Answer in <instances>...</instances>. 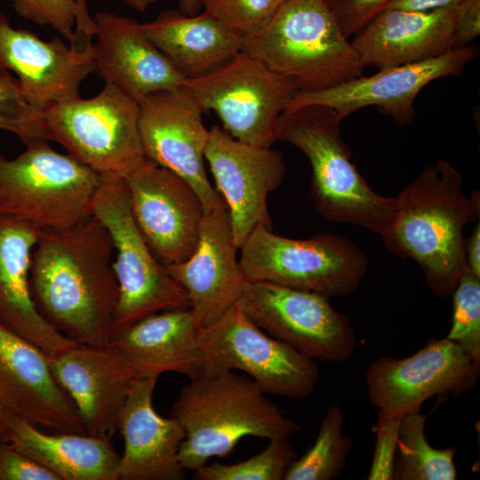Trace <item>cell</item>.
Masks as SVG:
<instances>
[{
    "instance_id": "1",
    "label": "cell",
    "mask_w": 480,
    "mask_h": 480,
    "mask_svg": "<svg viewBox=\"0 0 480 480\" xmlns=\"http://www.w3.org/2000/svg\"><path fill=\"white\" fill-rule=\"evenodd\" d=\"M114 246L93 215L62 230H40L33 250L29 287L42 317L76 341L109 347L118 300Z\"/></svg>"
},
{
    "instance_id": "2",
    "label": "cell",
    "mask_w": 480,
    "mask_h": 480,
    "mask_svg": "<svg viewBox=\"0 0 480 480\" xmlns=\"http://www.w3.org/2000/svg\"><path fill=\"white\" fill-rule=\"evenodd\" d=\"M396 198V215L381 236L386 248L412 259L435 296H452L468 269L463 229L479 220V191L468 196L461 173L441 159L425 168Z\"/></svg>"
},
{
    "instance_id": "3",
    "label": "cell",
    "mask_w": 480,
    "mask_h": 480,
    "mask_svg": "<svg viewBox=\"0 0 480 480\" xmlns=\"http://www.w3.org/2000/svg\"><path fill=\"white\" fill-rule=\"evenodd\" d=\"M171 417L185 431L179 458L186 470L229 455L244 436L271 440L300 428L251 378L211 368L182 387Z\"/></svg>"
},
{
    "instance_id": "4",
    "label": "cell",
    "mask_w": 480,
    "mask_h": 480,
    "mask_svg": "<svg viewBox=\"0 0 480 480\" xmlns=\"http://www.w3.org/2000/svg\"><path fill=\"white\" fill-rule=\"evenodd\" d=\"M341 121L336 111L324 106L285 109L276 123V140L292 144L308 157L310 194L322 217L382 236L396 215V198L376 193L351 162Z\"/></svg>"
},
{
    "instance_id": "5",
    "label": "cell",
    "mask_w": 480,
    "mask_h": 480,
    "mask_svg": "<svg viewBox=\"0 0 480 480\" xmlns=\"http://www.w3.org/2000/svg\"><path fill=\"white\" fill-rule=\"evenodd\" d=\"M242 51L304 91L343 84L365 68L324 0H285L262 29L243 36Z\"/></svg>"
},
{
    "instance_id": "6",
    "label": "cell",
    "mask_w": 480,
    "mask_h": 480,
    "mask_svg": "<svg viewBox=\"0 0 480 480\" xmlns=\"http://www.w3.org/2000/svg\"><path fill=\"white\" fill-rule=\"evenodd\" d=\"M101 175L48 141L13 159L0 154V215L42 230L69 228L92 216Z\"/></svg>"
},
{
    "instance_id": "7",
    "label": "cell",
    "mask_w": 480,
    "mask_h": 480,
    "mask_svg": "<svg viewBox=\"0 0 480 480\" xmlns=\"http://www.w3.org/2000/svg\"><path fill=\"white\" fill-rule=\"evenodd\" d=\"M92 214L108 231L116 252L112 265L118 300L114 332L156 313L190 308L186 291L156 258L139 228L124 179L101 176Z\"/></svg>"
},
{
    "instance_id": "8",
    "label": "cell",
    "mask_w": 480,
    "mask_h": 480,
    "mask_svg": "<svg viewBox=\"0 0 480 480\" xmlns=\"http://www.w3.org/2000/svg\"><path fill=\"white\" fill-rule=\"evenodd\" d=\"M239 250L246 280L275 283L329 299L355 292L368 269L364 252L350 239L332 233L293 239L260 226Z\"/></svg>"
},
{
    "instance_id": "9",
    "label": "cell",
    "mask_w": 480,
    "mask_h": 480,
    "mask_svg": "<svg viewBox=\"0 0 480 480\" xmlns=\"http://www.w3.org/2000/svg\"><path fill=\"white\" fill-rule=\"evenodd\" d=\"M51 141L101 176L125 179L147 159L140 134V104L111 83L90 99L44 108Z\"/></svg>"
},
{
    "instance_id": "10",
    "label": "cell",
    "mask_w": 480,
    "mask_h": 480,
    "mask_svg": "<svg viewBox=\"0 0 480 480\" xmlns=\"http://www.w3.org/2000/svg\"><path fill=\"white\" fill-rule=\"evenodd\" d=\"M184 86L204 111H213L233 138L270 148L281 114L300 90L241 51L213 70L186 79Z\"/></svg>"
},
{
    "instance_id": "11",
    "label": "cell",
    "mask_w": 480,
    "mask_h": 480,
    "mask_svg": "<svg viewBox=\"0 0 480 480\" xmlns=\"http://www.w3.org/2000/svg\"><path fill=\"white\" fill-rule=\"evenodd\" d=\"M236 303L266 333L310 359L343 363L356 348L349 318L322 294L246 280Z\"/></svg>"
},
{
    "instance_id": "12",
    "label": "cell",
    "mask_w": 480,
    "mask_h": 480,
    "mask_svg": "<svg viewBox=\"0 0 480 480\" xmlns=\"http://www.w3.org/2000/svg\"><path fill=\"white\" fill-rule=\"evenodd\" d=\"M201 340L207 368L243 371L267 395L304 399L319 381L315 360L266 333L237 303L203 328Z\"/></svg>"
},
{
    "instance_id": "13",
    "label": "cell",
    "mask_w": 480,
    "mask_h": 480,
    "mask_svg": "<svg viewBox=\"0 0 480 480\" xmlns=\"http://www.w3.org/2000/svg\"><path fill=\"white\" fill-rule=\"evenodd\" d=\"M480 364L453 341L431 340L404 358L383 356L365 372L369 400L389 417L401 420L420 412L434 396H458L477 383Z\"/></svg>"
},
{
    "instance_id": "14",
    "label": "cell",
    "mask_w": 480,
    "mask_h": 480,
    "mask_svg": "<svg viewBox=\"0 0 480 480\" xmlns=\"http://www.w3.org/2000/svg\"><path fill=\"white\" fill-rule=\"evenodd\" d=\"M479 54L475 44L452 50L426 60L380 68L370 76H360L343 84L315 91H298L285 109L309 105L330 108L343 120L361 108L375 106L397 126L414 121V100L431 82L462 74Z\"/></svg>"
},
{
    "instance_id": "15",
    "label": "cell",
    "mask_w": 480,
    "mask_h": 480,
    "mask_svg": "<svg viewBox=\"0 0 480 480\" xmlns=\"http://www.w3.org/2000/svg\"><path fill=\"white\" fill-rule=\"evenodd\" d=\"M140 134L147 158L184 179L199 196L204 212L225 204L205 172L209 140L204 112L184 86L147 95L140 102Z\"/></svg>"
},
{
    "instance_id": "16",
    "label": "cell",
    "mask_w": 480,
    "mask_h": 480,
    "mask_svg": "<svg viewBox=\"0 0 480 480\" xmlns=\"http://www.w3.org/2000/svg\"><path fill=\"white\" fill-rule=\"evenodd\" d=\"M218 192L228 208L234 242L238 250L261 226L272 230L268 196L284 179L283 155L268 147L252 145L213 125L204 150Z\"/></svg>"
},
{
    "instance_id": "17",
    "label": "cell",
    "mask_w": 480,
    "mask_h": 480,
    "mask_svg": "<svg viewBox=\"0 0 480 480\" xmlns=\"http://www.w3.org/2000/svg\"><path fill=\"white\" fill-rule=\"evenodd\" d=\"M124 181L133 217L156 258L164 266L188 260L204 214L193 188L148 158Z\"/></svg>"
},
{
    "instance_id": "18",
    "label": "cell",
    "mask_w": 480,
    "mask_h": 480,
    "mask_svg": "<svg viewBox=\"0 0 480 480\" xmlns=\"http://www.w3.org/2000/svg\"><path fill=\"white\" fill-rule=\"evenodd\" d=\"M0 411L59 433L86 434L46 355L1 322Z\"/></svg>"
},
{
    "instance_id": "19",
    "label": "cell",
    "mask_w": 480,
    "mask_h": 480,
    "mask_svg": "<svg viewBox=\"0 0 480 480\" xmlns=\"http://www.w3.org/2000/svg\"><path fill=\"white\" fill-rule=\"evenodd\" d=\"M92 45L44 41L14 28L0 12V67L16 75L27 99L40 109L79 97L81 83L93 73Z\"/></svg>"
},
{
    "instance_id": "20",
    "label": "cell",
    "mask_w": 480,
    "mask_h": 480,
    "mask_svg": "<svg viewBox=\"0 0 480 480\" xmlns=\"http://www.w3.org/2000/svg\"><path fill=\"white\" fill-rule=\"evenodd\" d=\"M237 250L225 203L204 212L192 255L165 266L186 291L189 308L203 328L217 321L242 294L246 278Z\"/></svg>"
},
{
    "instance_id": "21",
    "label": "cell",
    "mask_w": 480,
    "mask_h": 480,
    "mask_svg": "<svg viewBox=\"0 0 480 480\" xmlns=\"http://www.w3.org/2000/svg\"><path fill=\"white\" fill-rule=\"evenodd\" d=\"M56 380L72 398L85 433L110 440L135 377L110 347L76 344L49 359Z\"/></svg>"
},
{
    "instance_id": "22",
    "label": "cell",
    "mask_w": 480,
    "mask_h": 480,
    "mask_svg": "<svg viewBox=\"0 0 480 480\" xmlns=\"http://www.w3.org/2000/svg\"><path fill=\"white\" fill-rule=\"evenodd\" d=\"M93 72L140 102L147 95L184 85L183 77L145 35L141 23L108 12L93 18Z\"/></svg>"
},
{
    "instance_id": "23",
    "label": "cell",
    "mask_w": 480,
    "mask_h": 480,
    "mask_svg": "<svg viewBox=\"0 0 480 480\" xmlns=\"http://www.w3.org/2000/svg\"><path fill=\"white\" fill-rule=\"evenodd\" d=\"M202 330L190 308L165 310L116 331L109 347L135 378L177 372L192 379L207 369Z\"/></svg>"
},
{
    "instance_id": "24",
    "label": "cell",
    "mask_w": 480,
    "mask_h": 480,
    "mask_svg": "<svg viewBox=\"0 0 480 480\" xmlns=\"http://www.w3.org/2000/svg\"><path fill=\"white\" fill-rule=\"evenodd\" d=\"M156 378H136L121 411L118 430L124 449L117 480H182L179 458L185 438L180 423L157 414L152 404Z\"/></svg>"
},
{
    "instance_id": "25",
    "label": "cell",
    "mask_w": 480,
    "mask_h": 480,
    "mask_svg": "<svg viewBox=\"0 0 480 480\" xmlns=\"http://www.w3.org/2000/svg\"><path fill=\"white\" fill-rule=\"evenodd\" d=\"M458 5L419 12L385 8L353 36L364 66L379 69L414 63L456 49Z\"/></svg>"
},
{
    "instance_id": "26",
    "label": "cell",
    "mask_w": 480,
    "mask_h": 480,
    "mask_svg": "<svg viewBox=\"0 0 480 480\" xmlns=\"http://www.w3.org/2000/svg\"><path fill=\"white\" fill-rule=\"evenodd\" d=\"M40 230L28 222L0 215V322L50 359L78 343L51 326L32 300L30 263Z\"/></svg>"
},
{
    "instance_id": "27",
    "label": "cell",
    "mask_w": 480,
    "mask_h": 480,
    "mask_svg": "<svg viewBox=\"0 0 480 480\" xmlns=\"http://www.w3.org/2000/svg\"><path fill=\"white\" fill-rule=\"evenodd\" d=\"M141 27L186 79L213 70L242 51L243 35L205 12L188 16L167 11Z\"/></svg>"
},
{
    "instance_id": "28",
    "label": "cell",
    "mask_w": 480,
    "mask_h": 480,
    "mask_svg": "<svg viewBox=\"0 0 480 480\" xmlns=\"http://www.w3.org/2000/svg\"><path fill=\"white\" fill-rule=\"evenodd\" d=\"M4 441L60 480H117L120 455L110 440L87 434L48 435L34 424L3 413Z\"/></svg>"
},
{
    "instance_id": "29",
    "label": "cell",
    "mask_w": 480,
    "mask_h": 480,
    "mask_svg": "<svg viewBox=\"0 0 480 480\" xmlns=\"http://www.w3.org/2000/svg\"><path fill=\"white\" fill-rule=\"evenodd\" d=\"M426 420L427 417L420 412L407 415L400 420L393 479H456V449H436L431 446L425 436Z\"/></svg>"
},
{
    "instance_id": "30",
    "label": "cell",
    "mask_w": 480,
    "mask_h": 480,
    "mask_svg": "<svg viewBox=\"0 0 480 480\" xmlns=\"http://www.w3.org/2000/svg\"><path fill=\"white\" fill-rule=\"evenodd\" d=\"M345 415L332 405L322 420L313 445L289 467L284 480H332L344 470L352 439L344 435Z\"/></svg>"
},
{
    "instance_id": "31",
    "label": "cell",
    "mask_w": 480,
    "mask_h": 480,
    "mask_svg": "<svg viewBox=\"0 0 480 480\" xmlns=\"http://www.w3.org/2000/svg\"><path fill=\"white\" fill-rule=\"evenodd\" d=\"M267 447L250 459L235 464L213 463L195 470V480H284L298 458L290 437L268 440Z\"/></svg>"
},
{
    "instance_id": "32",
    "label": "cell",
    "mask_w": 480,
    "mask_h": 480,
    "mask_svg": "<svg viewBox=\"0 0 480 480\" xmlns=\"http://www.w3.org/2000/svg\"><path fill=\"white\" fill-rule=\"evenodd\" d=\"M0 130L14 133L25 146L51 141L44 110L30 103L17 77L1 67Z\"/></svg>"
},
{
    "instance_id": "33",
    "label": "cell",
    "mask_w": 480,
    "mask_h": 480,
    "mask_svg": "<svg viewBox=\"0 0 480 480\" xmlns=\"http://www.w3.org/2000/svg\"><path fill=\"white\" fill-rule=\"evenodd\" d=\"M22 19L40 26H51L72 44L75 37L91 40L95 24L78 0H11Z\"/></svg>"
},
{
    "instance_id": "34",
    "label": "cell",
    "mask_w": 480,
    "mask_h": 480,
    "mask_svg": "<svg viewBox=\"0 0 480 480\" xmlns=\"http://www.w3.org/2000/svg\"><path fill=\"white\" fill-rule=\"evenodd\" d=\"M452 296V327L445 338L480 364V276L468 269Z\"/></svg>"
},
{
    "instance_id": "35",
    "label": "cell",
    "mask_w": 480,
    "mask_h": 480,
    "mask_svg": "<svg viewBox=\"0 0 480 480\" xmlns=\"http://www.w3.org/2000/svg\"><path fill=\"white\" fill-rule=\"evenodd\" d=\"M285 0H205L204 12L243 36L262 29Z\"/></svg>"
},
{
    "instance_id": "36",
    "label": "cell",
    "mask_w": 480,
    "mask_h": 480,
    "mask_svg": "<svg viewBox=\"0 0 480 480\" xmlns=\"http://www.w3.org/2000/svg\"><path fill=\"white\" fill-rule=\"evenodd\" d=\"M400 420L379 411L374 426L376 443L368 480H393Z\"/></svg>"
},
{
    "instance_id": "37",
    "label": "cell",
    "mask_w": 480,
    "mask_h": 480,
    "mask_svg": "<svg viewBox=\"0 0 480 480\" xmlns=\"http://www.w3.org/2000/svg\"><path fill=\"white\" fill-rule=\"evenodd\" d=\"M336 19L343 35L349 38L357 34L391 0H324Z\"/></svg>"
},
{
    "instance_id": "38",
    "label": "cell",
    "mask_w": 480,
    "mask_h": 480,
    "mask_svg": "<svg viewBox=\"0 0 480 480\" xmlns=\"http://www.w3.org/2000/svg\"><path fill=\"white\" fill-rule=\"evenodd\" d=\"M0 480H60L53 472L13 449L0 444Z\"/></svg>"
},
{
    "instance_id": "39",
    "label": "cell",
    "mask_w": 480,
    "mask_h": 480,
    "mask_svg": "<svg viewBox=\"0 0 480 480\" xmlns=\"http://www.w3.org/2000/svg\"><path fill=\"white\" fill-rule=\"evenodd\" d=\"M480 34V0H463L458 4L454 38L456 48L466 46Z\"/></svg>"
},
{
    "instance_id": "40",
    "label": "cell",
    "mask_w": 480,
    "mask_h": 480,
    "mask_svg": "<svg viewBox=\"0 0 480 480\" xmlns=\"http://www.w3.org/2000/svg\"><path fill=\"white\" fill-rule=\"evenodd\" d=\"M462 1L463 0H391L385 8L425 12L455 6Z\"/></svg>"
},
{
    "instance_id": "41",
    "label": "cell",
    "mask_w": 480,
    "mask_h": 480,
    "mask_svg": "<svg viewBox=\"0 0 480 480\" xmlns=\"http://www.w3.org/2000/svg\"><path fill=\"white\" fill-rule=\"evenodd\" d=\"M465 255L468 269L480 276V223L474 226L471 235L465 240Z\"/></svg>"
},
{
    "instance_id": "42",
    "label": "cell",
    "mask_w": 480,
    "mask_h": 480,
    "mask_svg": "<svg viewBox=\"0 0 480 480\" xmlns=\"http://www.w3.org/2000/svg\"><path fill=\"white\" fill-rule=\"evenodd\" d=\"M205 0H179L180 12L193 16L204 7Z\"/></svg>"
},
{
    "instance_id": "43",
    "label": "cell",
    "mask_w": 480,
    "mask_h": 480,
    "mask_svg": "<svg viewBox=\"0 0 480 480\" xmlns=\"http://www.w3.org/2000/svg\"><path fill=\"white\" fill-rule=\"evenodd\" d=\"M123 2L129 7L141 12H145L150 4L149 0H123Z\"/></svg>"
},
{
    "instance_id": "44",
    "label": "cell",
    "mask_w": 480,
    "mask_h": 480,
    "mask_svg": "<svg viewBox=\"0 0 480 480\" xmlns=\"http://www.w3.org/2000/svg\"><path fill=\"white\" fill-rule=\"evenodd\" d=\"M6 426L3 419H0V444L4 440Z\"/></svg>"
},
{
    "instance_id": "45",
    "label": "cell",
    "mask_w": 480,
    "mask_h": 480,
    "mask_svg": "<svg viewBox=\"0 0 480 480\" xmlns=\"http://www.w3.org/2000/svg\"><path fill=\"white\" fill-rule=\"evenodd\" d=\"M78 3L83 9L87 10L86 0H78Z\"/></svg>"
},
{
    "instance_id": "46",
    "label": "cell",
    "mask_w": 480,
    "mask_h": 480,
    "mask_svg": "<svg viewBox=\"0 0 480 480\" xmlns=\"http://www.w3.org/2000/svg\"><path fill=\"white\" fill-rule=\"evenodd\" d=\"M150 1V4L151 3H154V2H156V1H159V0H149Z\"/></svg>"
},
{
    "instance_id": "47",
    "label": "cell",
    "mask_w": 480,
    "mask_h": 480,
    "mask_svg": "<svg viewBox=\"0 0 480 480\" xmlns=\"http://www.w3.org/2000/svg\"><path fill=\"white\" fill-rule=\"evenodd\" d=\"M0 419H2V412H1V411H0Z\"/></svg>"
}]
</instances>
